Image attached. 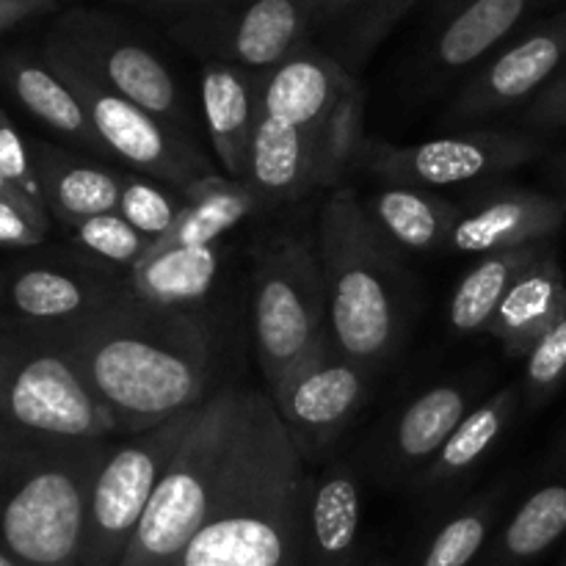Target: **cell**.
I'll list each match as a JSON object with an SVG mask.
<instances>
[{
  "instance_id": "1",
  "label": "cell",
  "mask_w": 566,
  "mask_h": 566,
  "mask_svg": "<svg viewBox=\"0 0 566 566\" xmlns=\"http://www.w3.org/2000/svg\"><path fill=\"white\" fill-rule=\"evenodd\" d=\"M61 343L122 437L191 412L219 390L216 335L205 313L153 307L130 296Z\"/></svg>"
},
{
  "instance_id": "2",
  "label": "cell",
  "mask_w": 566,
  "mask_h": 566,
  "mask_svg": "<svg viewBox=\"0 0 566 566\" xmlns=\"http://www.w3.org/2000/svg\"><path fill=\"white\" fill-rule=\"evenodd\" d=\"M307 462L269 392L247 390L213 512L169 566H304Z\"/></svg>"
},
{
  "instance_id": "3",
  "label": "cell",
  "mask_w": 566,
  "mask_h": 566,
  "mask_svg": "<svg viewBox=\"0 0 566 566\" xmlns=\"http://www.w3.org/2000/svg\"><path fill=\"white\" fill-rule=\"evenodd\" d=\"M318 258L326 282V329L343 357L370 374L390 363L407 337L412 280L396 247L376 230L363 199L332 188L318 216Z\"/></svg>"
},
{
  "instance_id": "4",
  "label": "cell",
  "mask_w": 566,
  "mask_h": 566,
  "mask_svg": "<svg viewBox=\"0 0 566 566\" xmlns=\"http://www.w3.org/2000/svg\"><path fill=\"white\" fill-rule=\"evenodd\" d=\"M111 446L0 423V551L25 566H81L88 495Z\"/></svg>"
},
{
  "instance_id": "5",
  "label": "cell",
  "mask_w": 566,
  "mask_h": 566,
  "mask_svg": "<svg viewBox=\"0 0 566 566\" xmlns=\"http://www.w3.org/2000/svg\"><path fill=\"white\" fill-rule=\"evenodd\" d=\"M241 387H219L199 407L153 492L119 566H169L199 534L219 501L241 426Z\"/></svg>"
},
{
  "instance_id": "6",
  "label": "cell",
  "mask_w": 566,
  "mask_h": 566,
  "mask_svg": "<svg viewBox=\"0 0 566 566\" xmlns=\"http://www.w3.org/2000/svg\"><path fill=\"white\" fill-rule=\"evenodd\" d=\"M0 423L61 437H119L70 348L9 318H0Z\"/></svg>"
},
{
  "instance_id": "7",
  "label": "cell",
  "mask_w": 566,
  "mask_h": 566,
  "mask_svg": "<svg viewBox=\"0 0 566 566\" xmlns=\"http://www.w3.org/2000/svg\"><path fill=\"white\" fill-rule=\"evenodd\" d=\"M252 324L265 390L326 335V282L318 247L282 235L254 260Z\"/></svg>"
},
{
  "instance_id": "8",
  "label": "cell",
  "mask_w": 566,
  "mask_h": 566,
  "mask_svg": "<svg viewBox=\"0 0 566 566\" xmlns=\"http://www.w3.org/2000/svg\"><path fill=\"white\" fill-rule=\"evenodd\" d=\"M42 48L75 61L111 92L193 138V116L166 61L133 28L105 11L70 9L53 22Z\"/></svg>"
},
{
  "instance_id": "9",
  "label": "cell",
  "mask_w": 566,
  "mask_h": 566,
  "mask_svg": "<svg viewBox=\"0 0 566 566\" xmlns=\"http://www.w3.org/2000/svg\"><path fill=\"white\" fill-rule=\"evenodd\" d=\"M169 36L202 64L269 72L313 42L315 17L310 0H235L186 6L160 14Z\"/></svg>"
},
{
  "instance_id": "10",
  "label": "cell",
  "mask_w": 566,
  "mask_h": 566,
  "mask_svg": "<svg viewBox=\"0 0 566 566\" xmlns=\"http://www.w3.org/2000/svg\"><path fill=\"white\" fill-rule=\"evenodd\" d=\"M197 412L199 407L142 434L114 440L88 495L81 566H119L166 464L197 420Z\"/></svg>"
},
{
  "instance_id": "11",
  "label": "cell",
  "mask_w": 566,
  "mask_h": 566,
  "mask_svg": "<svg viewBox=\"0 0 566 566\" xmlns=\"http://www.w3.org/2000/svg\"><path fill=\"white\" fill-rule=\"evenodd\" d=\"M42 55L81 99L83 111H86L103 147L108 149L111 160H119V164H125V169L166 182L180 193L191 191L205 177L219 175L213 160L199 153L193 138L182 136L175 127L160 122L158 116L147 114L127 97L111 92L97 77L81 70L75 61L64 59L48 48H42Z\"/></svg>"
},
{
  "instance_id": "12",
  "label": "cell",
  "mask_w": 566,
  "mask_h": 566,
  "mask_svg": "<svg viewBox=\"0 0 566 566\" xmlns=\"http://www.w3.org/2000/svg\"><path fill=\"white\" fill-rule=\"evenodd\" d=\"M130 296L127 271L97 263L77 249L28 258L0 271V318L59 340Z\"/></svg>"
},
{
  "instance_id": "13",
  "label": "cell",
  "mask_w": 566,
  "mask_h": 566,
  "mask_svg": "<svg viewBox=\"0 0 566 566\" xmlns=\"http://www.w3.org/2000/svg\"><path fill=\"white\" fill-rule=\"evenodd\" d=\"M545 153V138L536 133L501 130H459L451 136L396 147V144H365L359 169L387 186L448 188L462 182L506 175Z\"/></svg>"
},
{
  "instance_id": "14",
  "label": "cell",
  "mask_w": 566,
  "mask_h": 566,
  "mask_svg": "<svg viewBox=\"0 0 566 566\" xmlns=\"http://www.w3.org/2000/svg\"><path fill=\"white\" fill-rule=\"evenodd\" d=\"M370 376L368 368L343 357L326 332L307 357L265 390L304 462L321 459L340 440L365 403Z\"/></svg>"
},
{
  "instance_id": "15",
  "label": "cell",
  "mask_w": 566,
  "mask_h": 566,
  "mask_svg": "<svg viewBox=\"0 0 566 566\" xmlns=\"http://www.w3.org/2000/svg\"><path fill=\"white\" fill-rule=\"evenodd\" d=\"M566 66V9L528 22L462 81L446 108V125H475L523 114Z\"/></svg>"
},
{
  "instance_id": "16",
  "label": "cell",
  "mask_w": 566,
  "mask_h": 566,
  "mask_svg": "<svg viewBox=\"0 0 566 566\" xmlns=\"http://www.w3.org/2000/svg\"><path fill=\"white\" fill-rule=\"evenodd\" d=\"M263 114L365 147V92L352 70L313 42L263 72Z\"/></svg>"
},
{
  "instance_id": "17",
  "label": "cell",
  "mask_w": 566,
  "mask_h": 566,
  "mask_svg": "<svg viewBox=\"0 0 566 566\" xmlns=\"http://www.w3.org/2000/svg\"><path fill=\"white\" fill-rule=\"evenodd\" d=\"M363 149L263 114L254 127L243 182L258 193L263 208H280L321 188H337L359 166Z\"/></svg>"
},
{
  "instance_id": "18",
  "label": "cell",
  "mask_w": 566,
  "mask_h": 566,
  "mask_svg": "<svg viewBox=\"0 0 566 566\" xmlns=\"http://www.w3.org/2000/svg\"><path fill=\"white\" fill-rule=\"evenodd\" d=\"M564 224L566 208L556 193L501 186L464 205L459 202V219L448 249L484 258L528 243L553 241Z\"/></svg>"
},
{
  "instance_id": "19",
  "label": "cell",
  "mask_w": 566,
  "mask_h": 566,
  "mask_svg": "<svg viewBox=\"0 0 566 566\" xmlns=\"http://www.w3.org/2000/svg\"><path fill=\"white\" fill-rule=\"evenodd\" d=\"M553 0H468L442 17L426 48V72L434 83L470 75L484 59L534 22Z\"/></svg>"
},
{
  "instance_id": "20",
  "label": "cell",
  "mask_w": 566,
  "mask_h": 566,
  "mask_svg": "<svg viewBox=\"0 0 566 566\" xmlns=\"http://www.w3.org/2000/svg\"><path fill=\"white\" fill-rule=\"evenodd\" d=\"M363 495L348 462H326L310 479L304 566H365Z\"/></svg>"
},
{
  "instance_id": "21",
  "label": "cell",
  "mask_w": 566,
  "mask_h": 566,
  "mask_svg": "<svg viewBox=\"0 0 566 566\" xmlns=\"http://www.w3.org/2000/svg\"><path fill=\"white\" fill-rule=\"evenodd\" d=\"M199 97L221 169L230 180H243L254 127L263 116V72L208 61L199 75Z\"/></svg>"
},
{
  "instance_id": "22",
  "label": "cell",
  "mask_w": 566,
  "mask_h": 566,
  "mask_svg": "<svg viewBox=\"0 0 566 566\" xmlns=\"http://www.w3.org/2000/svg\"><path fill=\"white\" fill-rule=\"evenodd\" d=\"M50 219L66 230L119 208V169L50 142L31 144Z\"/></svg>"
},
{
  "instance_id": "23",
  "label": "cell",
  "mask_w": 566,
  "mask_h": 566,
  "mask_svg": "<svg viewBox=\"0 0 566 566\" xmlns=\"http://www.w3.org/2000/svg\"><path fill=\"white\" fill-rule=\"evenodd\" d=\"M0 83L6 92L55 136L66 138L94 158H108L99 136L94 133L81 99L61 81L59 72L44 61V55L11 50L0 55Z\"/></svg>"
},
{
  "instance_id": "24",
  "label": "cell",
  "mask_w": 566,
  "mask_h": 566,
  "mask_svg": "<svg viewBox=\"0 0 566 566\" xmlns=\"http://www.w3.org/2000/svg\"><path fill=\"white\" fill-rule=\"evenodd\" d=\"M468 381H442L403 407L385 442V468L390 475L423 473L448 437L473 409Z\"/></svg>"
},
{
  "instance_id": "25",
  "label": "cell",
  "mask_w": 566,
  "mask_h": 566,
  "mask_svg": "<svg viewBox=\"0 0 566 566\" xmlns=\"http://www.w3.org/2000/svg\"><path fill=\"white\" fill-rule=\"evenodd\" d=\"M566 318V274L556 249L531 265L492 315L486 335L512 357H528L536 343Z\"/></svg>"
},
{
  "instance_id": "26",
  "label": "cell",
  "mask_w": 566,
  "mask_h": 566,
  "mask_svg": "<svg viewBox=\"0 0 566 566\" xmlns=\"http://www.w3.org/2000/svg\"><path fill=\"white\" fill-rule=\"evenodd\" d=\"M227 254L219 243L153 252L130 271L133 296L153 307L202 313L224 274Z\"/></svg>"
},
{
  "instance_id": "27",
  "label": "cell",
  "mask_w": 566,
  "mask_h": 566,
  "mask_svg": "<svg viewBox=\"0 0 566 566\" xmlns=\"http://www.w3.org/2000/svg\"><path fill=\"white\" fill-rule=\"evenodd\" d=\"M359 199L376 230L396 249L407 252L448 249L453 224L459 219V202L453 199L409 186H387Z\"/></svg>"
},
{
  "instance_id": "28",
  "label": "cell",
  "mask_w": 566,
  "mask_h": 566,
  "mask_svg": "<svg viewBox=\"0 0 566 566\" xmlns=\"http://www.w3.org/2000/svg\"><path fill=\"white\" fill-rule=\"evenodd\" d=\"M517 407L520 387L512 385L470 409L468 418L453 429V434L448 437L440 453L431 459L429 468L418 475V490L440 492L457 479L468 475L501 442V437L517 418Z\"/></svg>"
},
{
  "instance_id": "29",
  "label": "cell",
  "mask_w": 566,
  "mask_h": 566,
  "mask_svg": "<svg viewBox=\"0 0 566 566\" xmlns=\"http://www.w3.org/2000/svg\"><path fill=\"white\" fill-rule=\"evenodd\" d=\"M551 241L528 243V247L506 249V252L484 254L468 274L459 280L457 291L448 307V321L457 335H479L486 332L492 315L501 307L514 282L534 263H539L547 252H553Z\"/></svg>"
},
{
  "instance_id": "30",
  "label": "cell",
  "mask_w": 566,
  "mask_h": 566,
  "mask_svg": "<svg viewBox=\"0 0 566 566\" xmlns=\"http://www.w3.org/2000/svg\"><path fill=\"white\" fill-rule=\"evenodd\" d=\"M260 208L263 205H260L258 193L243 180H230L221 175L205 177L191 191H186V208H182L180 219L149 249V254L175 247L219 243L232 227L243 224Z\"/></svg>"
},
{
  "instance_id": "31",
  "label": "cell",
  "mask_w": 566,
  "mask_h": 566,
  "mask_svg": "<svg viewBox=\"0 0 566 566\" xmlns=\"http://www.w3.org/2000/svg\"><path fill=\"white\" fill-rule=\"evenodd\" d=\"M566 534V475L536 486L497 531L484 566H528Z\"/></svg>"
},
{
  "instance_id": "32",
  "label": "cell",
  "mask_w": 566,
  "mask_h": 566,
  "mask_svg": "<svg viewBox=\"0 0 566 566\" xmlns=\"http://www.w3.org/2000/svg\"><path fill=\"white\" fill-rule=\"evenodd\" d=\"M506 486L479 492L429 534L412 566H470L484 553L503 509Z\"/></svg>"
},
{
  "instance_id": "33",
  "label": "cell",
  "mask_w": 566,
  "mask_h": 566,
  "mask_svg": "<svg viewBox=\"0 0 566 566\" xmlns=\"http://www.w3.org/2000/svg\"><path fill=\"white\" fill-rule=\"evenodd\" d=\"M186 208V193L138 171L119 169V208L116 213L155 243L175 227Z\"/></svg>"
},
{
  "instance_id": "34",
  "label": "cell",
  "mask_w": 566,
  "mask_h": 566,
  "mask_svg": "<svg viewBox=\"0 0 566 566\" xmlns=\"http://www.w3.org/2000/svg\"><path fill=\"white\" fill-rule=\"evenodd\" d=\"M72 243L81 254L97 260V263L111 265L130 274L138 263L149 254L153 241L142 232L133 230L119 213H103L86 219L83 224L72 227Z\"/></svg>"
},
{
  "instance_id": "35",
  "label": "cell",
  "mask_w": 566,
  "mask_h": 566,
  "mask_svg": "<svg viewBox=\"0 0 566 566\" xmlns=\"http://www.w3.org/2000/svg\"><path fill=\"white\" fill-rule=\"evenodd\" d=\"M418 3L420 0H368L365 9L357 14V20L340 33V55H337V61L346 70L348 64L363 66Z\"/></svg>"
},
{
  "instance_id": "36",
  "label": "cell",
  "mask_w": 566,
  "mask_h": 566,
  "mask_svg": "<svg viewBox=\"0 0 566 566\" xmlns=\"http://www.w3.org/2000/svg\"><path fill=\"white\" fill-rule=\"evenodd\" d=\"M566 381V318L553 326L545 337L525 357L523 390L531 407L551 401Z\"/></svg>"
},
{
  "instance_id": "37",
  "label": "cell",
  "mask_w": 566,
  "mask_h": 566,
  "mask_svg": "<svg viewBox=\"0 0 566 566\" xmlns=\"http://www.w3.org/2000/svg\"><path fill=\"white\" fill-rule=\"evenodd\" d=\"M0 177L9 180L17 191L25 193L28 199H33L36 205H44L42 186H39L36 164H33L31 144L22 138V133L17 130V125L11 122V116L0 108Z\"/></svg>"
},
{
  "instance_id": "38",
  "label": "cell",
  "mask_w": 566,
  "mask_h": 566,
  "mask_svg": "<svg viewBox=\"0 0 566 566\" xmlns=\"http://www.w3.org/2000/svg\"><path fill=\"white\" fill-rule=\"evenodd\" d=\"M528 133H566V66L545 86V92L520 114Z\"/></svg>"
},
{
  "instance_id": "39",
  "label": "cell",
  "mask_w": 566,
  "mask_h": 566,
  "mask_svg": "<svg viewBox=\"0 0 566 566\" xmlns=\"http://www.w3.org/2000/svg\"><path fill=\"white\" fill-rule=\"evenodd\" d=\"M48 224L33 219L20 205L0 199V249H33L48 238Z\"/></svg>"
},
{
  "instance_id": "40",
  "label": "cell",
  "mask_w": 566,
  "mask_h": 566,
  "mask_svg": "<svg viewBox=\"0 0 566 566\" xmlns=\"http://www.w3.org/2000/svg\"><path fill=\"white\" fill-rule=\"evenodd\" d=\"M310 3H313L315 31L337 28L343 33L357 20V14L365 9L368 0H310Z\"/></svg>"
},
{
  "instance_id": "41",
  "label": "cell",
  "mask_w": 566,
  "mask_h": 566,
  "mask_svg": "<svg viewBox=\"0 0 566 566\" xmlns=\"http://www.w3.org/2000/svg\"><path fill=\"white\" fill-rule=\"evenodd\" d=\"M0 199H6V202L20 205V208H22V210H28V213H31L33 219L42 221V224H48V227H50V213H48V210H44L42 205L33 202V199H28L25 193H22V191H17V188L11 186L9 180H3V177H0Z\"/></svg>"
},
{
  "instance_id": "42",
  "label": "cell",
  "mask_w": 566,
  "mask_h": 566,
  "mask_svg": "<svg viewBox=\"0 0 566 566\" xmlns=\"http://www.w3.org/2000/svg\"><path fill=\"white\" fill-rule=\"evenodd\" d=\"M33 17H39L36 11L22 9V6H0V33H6V31H11V28L22 25V22L33 20Z\"/></svg>"
},
{
  "instance_id": "43",
  "label": "cell",
  "mask_w": 566,
  "mask_h": 566,
  "mask_svg": "<svg viewBox=\"0 0 566 566\" xmlns=\"http://www.w3.org/2000/svg\"><path fill=\"white\" fill-rule=\"evenodd\" d=\"M66 0H0V6H22V9H31L36 11L39 17L42 14H50V11L61 9Z\"/></svg>"
},
{
  "instance_id": "44",
  "label": "cell",
  "mask_w": 566,
  "mask_h": 566,
  "mask_svg": "<svg viewBox=\"0 0 566 566\" xmlns=\"http://www.w3.org/2000/svg\"><path fill=\"white\" fill-rule=\"evenodd\" d=\"M551 180L556 182V188H558L556 197L562 199L564 208H566V149L562 155H556V160L551 164Z\"/></svg>"
},
{
  "instance_id": "45",
  "label": "cell",
  "mask_w": 566,
  "mask_h": 566,
  "mask_svg": "<svg viewBox=\"0 0 566 566\" xmlns=\"http://www.w3.org/2000/svg\"><path fill=\"white\" fill-rule=\"evenodd\" d=\"M216 3H235V0H166L155 14H166V11H175V9H186V6H216Z\"/></svg>"
},
{
  "instance_id": "46",
  "label": "cell",
  "mask_w": 566,
  "mask_h": 566,
  "mask_svg": "<svg viewBox=\"0 0 566 566\" xmlns=\"http://www.w3.org/2000/svg\"><path fill=\"white\" fill-rule=\"evenodd\" d=\"M468 0H431V14L437 17V20H442V17H448L451 11H457L459 6H464Z\"/></svg>"
},
{
  "instance_id": "47",
  "label": "cell",
  "mask_w": 566,
  "mask_h": 566,
  "mask_svg": "<svg viewBox=\"0 0 566 566\" xmlns=\"http://www.w3.org/2000/svg\"><path fill=\"white\" fill-rule=\"evenodd\" d=\"M114 3H122V6H142V9L158 11L160 6L166 3V0H114Z\"/></svg>"
},
{
  "instance_id": "48",
  "label": "cell",
  "mask_w": 566,
  "mask_h": 566,
  "mask_svg": "<svg viewBox=\"0 0 566 566\" xmlns=\"http://www.w3.org/2000/svg\"><path fill=\"white\" fill-rule=\"evenodd\" d=\"M0 566H25V564H20L14 556H9V553L0 551Z\"/></svg>"
},
{
  "instance_id": "49",
  "label": "cell",
  "mask_w": 566,
  "mask_h": 566,
  "mask_svg": "<svg viewBox=\"0 0 566 566\" xmlns=\"http://www.w3.org/2000/svg\"><path fill=\"white\" fill-rule=\"evenodd\" d=\"M365 566H390V562H387V558H370V562L368 564H365Z\"/></svg>"
},
{
  "instance_id": "50",
  "label": "cell",
  "mask_w": 566,
  "mask_h": 566,
  "mask_svg": "<svg viewBox=\"0 0 566 566\" xmlns=\"http://www.w3.org/2000/svg\"><path fill=\"white\" fill-rule=\"evenodd\" d=\"M564 566H566V564H564Z\"/></svg>"
}]
</instances>
